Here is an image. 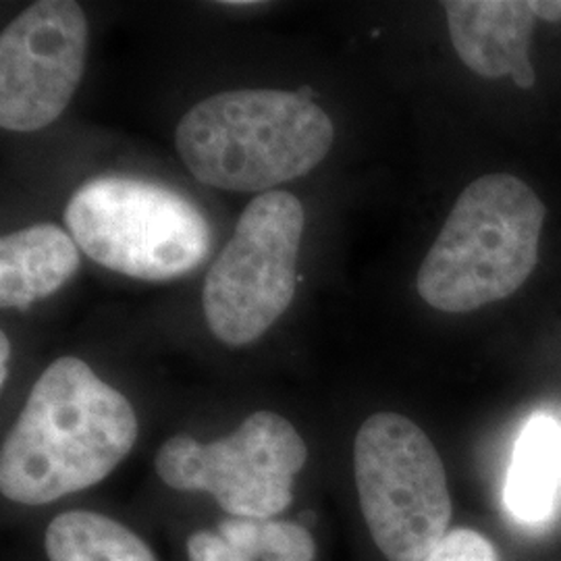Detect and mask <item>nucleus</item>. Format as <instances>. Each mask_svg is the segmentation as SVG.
I'll list each match as a JSON object with an SVG mask.
<instances>
[{
	"label": "nucleus",
	"instance_id": "nucleus-12",
	"mask_svg": "<svg viewBox=\"0 0 561 561\" xmlns=\"http://www.w3.org/2000/svg\"><path fill=\"white\" fill-rule=\"evenodd\" d=\"M50 561H157L136 533L96 512H65L44 535Z\"/></svg>",
	"mask_w": 561,
	"mask_h": 561
},
{
	"label": "nucleus",
	"instance_id": "nucleus-5",
	"mask_svg": "<svg viewBox=\"0 0 561 561\" xmlns=\"http://www.w3.org/2000/svg\"><path fill=\"white\" fill-rule=\"evenodd\" d=\"M354 472L370 537L389 561H424L447 537L451 495L442 458L416 422L379 412L354 443Z\"/></svg>",
	"mask_w": 561,
	"mask_h": 561
},
{
	"label": "nucleus",
	"instance_id": "nucleus-6",
	"mask_svg": "<svg viewBox=\"0 0 561 561\" xmlns=\"http://www.w3.org/2000/svg\"><path fill=\"white\" fill-rule=\"evenodd\" d=\"M304 225L301 202L283 190L245 206L204 280V317L217 340L241 347L279 321L296 294Z\"/></svg>",
	"mask_w": 561,
	"mask_h": 561
},
{
	"label": "nucleus",
	"instance_id": "nucleus-3",
	"mask_svg": "<svg viewBox=\"0 0 561 561\" xmlns=\"http://www.w3.org/2000/svg\"><path fill=\"white\" fill-rule=\"evenodd\" d=\"M542 222L541 198L518 178L472 181L422 261V300L461 314L512 296L539 262Z\"/></svg>",
	"mask_w": 561,
	"mask_h": 561
},
{
	"label": "nucleus",
	"instance_id": "nucleus-13",
	"mask_svg": "<svg viewBox=\"0 0 561 561\" xmlns=\"http://www.w3.org/2000/svg\"><path fill=\"white\" fill-rule=\"evenodd\" d=\"M424 561H500L493 542L481 533L470 528H458L447 533L431 556Z\"/></svg>",
	"mask_w": 561,
	"mask_h": 561
},
{
	"label": "nucleus",
	"instance_id": "nucleus-15",
	"mask_svg": "<svg viewBox=\"0 0 561 561\" xmlns=\"http://www.w3.org/2000/svg\"><path fill=\"white\" fill-rule=\"evenodd\" d=\"M9 358H11V343L4 333H0V385H4L9 377Z\"/></svg>",
	"mask_w": 561,
	"mask_h": 561
},
{
	"label": "nucleus",
	"instance_id": "nucleus-11",
	"mask_svg": "<svg viewBox=\"0 0 561 561\" xmlns=\"http://www.w3.org/2000/svg\"><path fill=\"white\" fill-rule=\"evenodd\" d=\"M561 493V424L537 414L522 428L505 482V507L520 524L539 526L553 516Z\"/></svg>",
	"mask_w": 561,
	"mask_h": 561
},
{
	"label": "nucleus",
	"instance_id": "nucleus-14",
	"mask_svg": "<svg viewBox=\"0 0 561 561\" xmlns=\"http://www.w3.org/2000/svg\"><path fill=\"white\" fill-rule=\"evenodd\" d=\"M530 9L545 21H561V0H530Z\"/></svg>",
	"mask_w": 561,
	"mask_h": 561
},
{
	"label": "nucleus",
	"instance_id": "nucleus-1",
	"mask_svg": "<svg viewBox=\"0 0 561 561\" xmlns=\"http://www.w3.org/2000/svg\"><path fill=\"white\" fill-rule=\"evenodd\" d=\"M129 400L80 358L53 362L0 451L9 502L46 505L104 481L138 442Z\"/></svg>",
	"mask_w": 561,
	"mask_h": 561
},
{
	"label": "nucleus",
	"instance_id": "nucleus-2",
	"mask_svg": "<svg viewBox=\"0 0 561 561\" xmlns=\"http://www.w3.org/2000/svg\"><path fill=\"white\" fill-rule=\"evenodd\" d=\"M335 141L331 117L304 92L231 90L181 117L175 146L187 171L227 192H273L317 169Z\"/></svg>",
	"mask_w": 561,
	"mask_h": 561
},
{
	"label": "nucleus",
	"instance_id": "nucleus-10",
	"mask_svg": "<svg viewBox=\"0 0 561 561\" xmlns=\"http://www.w3.org/2000/svg\"><path fill=\"white\" fill-rule=\"evenodd\" d=\"M80 245L57 225L41 222L0 240V306L25 310L59 291L80 268Z\"/></svg>",
	"mask_w": 561,
	"mask_h": 561
},
{
	"label": "nucleus",
	"instance_id": "nucleus-4",
	"mask_svg": "<svg viewBox=\"0 0 561 561\" xmlns=\"http://www.w3.org/2000/svg\"><path fill=\"white\" fill-rule=\"evenodd\" d=\"M65 225L88 259L134 279H178L213 252V229L201 208L154 181H85L65 208Z\"/></svg>",
	"mask_w": 561,
	"mask_h": 561
},
{
	"label": "nucleus",
	"instance_id": "nucleus-8",
	"mask_svg": "<svg viewBox=\"0 0 561 561\" xmlns=\"http://www.w3.org/2000/svg\"><path fill=\"white\" fill-rule=\"evenodd\" d=\"M88 20L73 0H41L0 36V125L38 131L59 119L80 85Z\"/></svg>",
	"mask_w": 561,
	"mask_h": 561
},
{
	"label": "nucleus",
	"instance_id": "nucleus-9",
	"mask_svg": "<svg viewBox=\"0 0 561 561\" xmlns=\"http://www.w3.org/2000/svg\"><path fill=\"white\" fill-rule=\"evenodd\" d=\"M461 62L489 80L510 76L518 88L535 85L528 57L537 15L520 0H449L443 4Z\"/></svg>",
	"mask_w": 561,
	"mask_h": 561
},
{
	"label": "nucleus",
	"instance_id": "nucleus-7",
	"mask_svg": "<svg viewBox=\"0 0 561 561\" xmlns=\"http://www.w3.org/2000/svg\"><path fill=\"white\" fill-rule=\"evenodd\" d=\"M306 460L308 449L296 426L259 410L219 442L171 437L154 463L171 489L206 491L233 518L268 520L294 502V481Z\"/></svg>",
	"mask_w": 561,
	"mask_h": 561
}]
</instances>
